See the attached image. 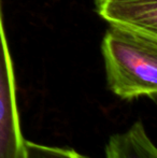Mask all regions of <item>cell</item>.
Segmentation results:
<instances>
[{"label": "cell", "instance_id": "obj_1", "mask_svg": "<svg viewBox=\"0 0 157 158\" xmlns=\"http://www.w3.org/2000/svg\"><path fill=\"white\" fill-rule=\"evenodd\" d=\"M109 89L123 100L157 98V38L110 25L101 44Z\"/></svg>", "mask_w": 157, "mask_h": 158}, {"label": "cell", "instance_id": "obj_2", "mask_svg": "<svg viewBox=\"0 0 157 158\" xmlns=\"http://www.w3.org/2000/svg\"><path fill=\"white\" fill-rule=\"evenodd\" d=\"M105 158H157L156 146L141 119L134 122L127 130L109 138Z\"/></svg>", "mask_w": 157, "mask_h": 158}, {"label": "cell", "instance_id": "obj_3", "mask_svg": "<svg viewBox=\"0 0 157 158\" xmlns=\"http://www.w3.org/2000/svg\"><path fill=\"white\" fill-rule=\"evenodd\" d=\"M27 158H90L70 148L46 145L26 140Z\"/></svg>", "mask_w": 157, "mask_h": 158}]
</instances>
